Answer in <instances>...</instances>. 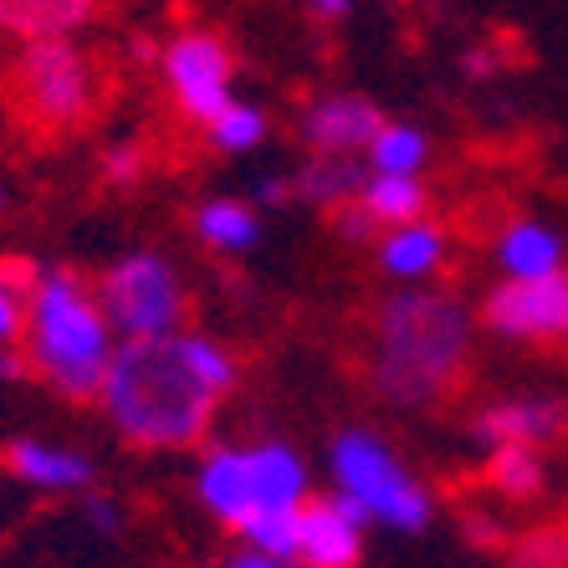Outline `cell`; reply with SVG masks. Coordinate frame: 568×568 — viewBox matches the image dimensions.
<instances>
[{"mask_svg": "<svg viewBox=\"0 0 568 568\" xmlns=\"http://www.w3.org/2000/svg\"><path fill=\"white\" fill-rule=\"evenodd\" d=\"M241 384V358L211 333L119 344L103 379L108 425L139 450H185L211 436L221 399Z\"/></svg>", "mask_w": 568, "mask_h": 568, "instance_id": "cell-1", "label": "cell"}, {"mask_svg": "<svg viewBox=\"0 0 568 568\" xmlns=\"http://www.w3.org/2000/svg\"><path fill=\"white\" fill-rule=\"evenodd\" d=\"M471 358V313L446 292L399 287L374 313V395L395 410H430L462 384Z\"/></svg>", "mask_w": 568, "mask_h": 568, "instance_id": "cell-2", "label": "cell"}, {"mask_svg": "<svg viewBox=\"0 0 568 568\" xmlns=\"http://www.w3.org/2000/svg\"><path fill=\"white\" fill-rule=\"evenodd\" d=\"M27 369L62 399H98L108 364L119 354V333L108 328L93 287H82L78 272L47 266L31 277L27 333H21Z\"/></svg>", "mask_w": 568, "mask_h": 568, "instance_id": "cell-3", "label": "cell"}, {"mask_svg": "<svg viewBox=\"0 0 568 568\" xmlns=\"http://www.w3.org/2000/svg\"><path fill=\"white\" fill-rule=\"evenodd\" d=\"M200 507L225 523L231 532H246L252 523L272 513H297L313 497L307 462L282 440H256V446H215L195 466Z\"/></svg>", "mask_w": 568, "mask_h": 568, "instance_id": "cell-4", "label": "cell"}, {"mask_svg": "<svg viewBox=\"0 0 568 568\" xmlns=\"http://www.w3.org/2000/svg\"><path fill=\"white\" fill-rule=\"evenodd\" d=\"M328 471L333 491H344L358 513L389 532H425L436 517L425 481L389 450L379 430H364V425L338 430L328 450Z\"/></svg>", "mask_w": 568, "mask_h": 568, "instance_id": "cell-5", "label": "cell"}, {"mask_svg": "<svg viewBox=\"0 0 568 568\" xmlns=\"http://www.w3.org/2000/svg\"><path fill=\"white\" fill-rule=\"evenodd\" d=\"M93 297L103 307L108 328L119 333V344L170 338V333H180V317H185V287L159 252L119 256L93 287Z\"/></svg>", "mask_w": 568, "mask_h": 568, "instance_id": "cell-6", "label": "cell"}, {"mask_svg": "<svg viewBox=\"0 0 568 568\" xmlns=\"http://www.w3.org/2000/svg\"><path fill=\"white\" fill-rule=\"evenodd\" d=\"M16 88H21V103L37 123L72 129L93 113L98 72L78 41H31V47H21V62H16Z\"/></svg>", "mask_w": 568, "mask_h": 568, "instance_id": "cell-7", "label": "cell"}, {"mask_svg": "<svg viewBox=\"0 0 568 568\" xmlns=\"http://www.w3.org/2000/svg\"><path fill=\"white\" fill-rule=\"evenodd\" d=\"M159 72L170 82L180 113H185L190 123H200V129H211L225 108L236 103V93H231L236 57H231V47H225L215 31H185V37H174L170 47H164V57H159Z\"/></svg>", "mask_w": 568, "mask_h": 568, "instance_id": "cell-8", "label": "cell"}, {"mask_svg": "<svg viewBox=\"0 0 568 568\" xmlns=\"http://www.w3.org/2000/svg\"><path fill=\"white\" fill-rule=\"evenodd\" d=\"M481 323L513 344H568V277L497 282L481 303Z\"/></svg>", "mask_w": 568, "mask_h": 568, "instance_id": "cell-9", "label": "cell"}, {"mask_svg": "<svg viewBox=\"0 0 568 568\" xmlns=\"http://www.w3.org/2000/svg\"><path fill=\"white\" fill-rule=\"evenodd\" d=\"M364 528H369V517L358 513L344 491L307 497L303 528H297V568H358Z\"/></svg>", "mask_w": 568, "mask_h": 568, "instance_id": "cell-10", "label": "cell"}, {"mask_svg": "<svg viewBox=\"0 0 568 568\" xmlns=\"http://www.w3.org/2000/svg\"><path fill=\"white\" fill-rule=\"evenodd\" d=\"M379 129H384V113L364 93L313 98L307 113L297 119V133H303L307 154H323V159H358L374 144Z\"/></svg>", "mask_w": 568, "mask_h": 568, "instance_id": "cell-11", "label": "cell"}, {"mask_svg": "<svg viewBox=\"0 0 568 568\" xmlns=\"http://www.w3.org/2000/svg\"><path fill=\"white\" fill-rule=\"evenodd\" d=\"M568 425V405L554 395H517L497 399L471 420V440L481 450H503V446H538L554 440Z\"/></svg>", "mask_w": 568, "mask_h": 568, "instance_id": "cell-12", "label": "cell"}, {"mask_svg": "<svg viewBox=\"0 0 568 568\" xmlns=\"http://www.w3.org/2000/svg\"><path fill=\"white\" fill-rule=\"evenodd\" d=\"M6 466H11L16 481H27L37 491H88L98 481V462L82 456L72 446H57V440H37L21 436L6 446Z\"/></svg>", "mask_w": 568, "mask_h": 568, "instance_id": "cell-13", "label": "cell"}, {"mask_svg": "<svg viewBox=\"0 0 568 568\" xmlns=\"http://www.w3.org/2000/svg\"><path fill=\"white\" fill-rule=\"evenodd\" d=\"M98 0H0V31L21 47L31 41H72V31L93 27Z\"/></svg>", "mask_w": 568, "mask_h": 568, "instance_id": "cell-14", "label": "cell"}, {"mask_svg": "<svg viewBox=\"0 0 568 568\" xmlns=\"http://www.w3.org/2000/svg\"><path fill=\"white\" fill-rule=\"evenodd\" d=\"M497 266L507 282H542L564 277V236L548 221H513L497 236Z\"/></svg>", "mask_w": 568, "mask_h": 568, "instance_id": "cell-15", "label": "cell"}, {"mask_svg": "<svg viewBox=\"0 0 568 568\" xmlns=\"http://www.w3.org/2000/svg\"><path fill=\"white\" fill-rule=\"evenodd\" d=\"M446 231L436 221H415V225H399V231H384L379 236V266L399 287H420L425 277H436L446 266Z\"/></svg>", "mask_w": 568, "mask_h": 568, "instance_id": "cell-16", "label": "cell"}, {"mask_svg": "<svg viewBox=\"0 0 568 568\" xmlns=\"http://www.w3.org/2000/svg\"><path fill=\"white\" fill-rule=\"evenodd\" d=\"M364 185H369V164H364V159L313 154L303 170L292 174V200H307V205L333 215V211H344V205H354V200L364 195Z\"/></svg>", "mask_w": 568, "mask_h": 568, "instance_id": "cell-17", "label": "cell"}, {"mask_svg": "<svg viewBox=\"0 0 568 568\" xmlns=\"http://www.w3.org/2000/svg\"><path fill=\"white\" fill-rule=\"evenodd\" d=\"M195 236L221 256H246L262 241V215H256L252 200L215 195L205 205H195Z\"/></svg>", "mask_w": 568, "mask_h": 568, "instance_id": "cell-18", "label": "cell"}, {"mask_svg": "<svg viewBox=\"0 0 568 568\" xmlns=\"http://www.w3.org/2000/svg\"><path fill=\"white\" fill-rule=\"evenodd\" d=\"M358 205L369 211V221L379 225V231H399V225L425 221L430 190H425V180H395V174H369V185H364Z\"/></svg>", "mask_w": 568, "mask_h": 568, "instance_id": "cell-19", "label": "cell"}, {"mask_svg": "<svg viewBox=\"0 0 568 568\" xmlns=\"http://www.w3.org/2000/svg\"><path fill=\"white\" fill-rule=\"evenodd\" d=\"M425 159H430V139L415 123H384L374 133V144L364 149L369 174H395V180H420Z\"/></svg>", "mask_w": 568, "mask_h": 568, "instance_id": "cell-20", "label": "cell"}, {"mask_svg": "<svg viewBox=\"0 0 568 568\" xmlns=\"http://www.w3.org/2000/svg\"><path fill=\"white\" fill-rule=\"evenodd\" d=\"M548 481V462L538 446H503L487 450V487L513 497V503H532Z\"/></svg>", "mask_w": 568, "mask_h": 568, "instance_id": "cell-21", "label": "cell"}, {"mask_svg": "<svg viewBox=\"0 0 568 568\" xmlns=\"http://www.w3.org/2000/svg\"><path fill=\"white\" fill-rule=\"evenodd\" d=\"M211 144L221 149V154H252V149L266 144V133H272V119H266L262 103H246V98H236V103L225 108L221 119L211 123Z\"/></svg>", "mask_w": 568, "mask_h": 568, "instance_id": "cell-22", "label": "cell"}, {"mask_svg": "<svg viewBox=\"0 0 568 568\" xmlns=\"http://www.w3.org/2000/svg\"><path fill=\"white\" fill-rule=\"evenodd\" d=\"M297 528H303V507H297V513L262 517V523H252L241 538H246V554H262V558H272V564L297 568Z\"/></svg>", "mask_w": 568, "mask_h": 568, "instance_id": "cell-23", "label": "cell"}, {"mask_svg": "<svg viewBox=\"0 0 568 568\" xmlns=\"http://www.w3.org/2000/svg\"><path fill=\"white\" fill-rule=\"evenodd\" d=\"M31 277H37V272H31ZM31 277H16L11 266H0V348H16L21 333H27Z\"/></svg>", "mask_w": 568, "mask_h": 568, "instance_id": "cell-24", "label": "cell"}, {"mask_svg": "<svg viewBox=\"0 0 568 568\" xmlns=\"http://www.w3.org/2000/svg\"><path fill=\"white\" fill-rule=\"evenodd\" d=\"M139 174H144V149H139V144L103 149V180H108V185H133Z\"/></svg>", "mask_w": 568, "mask_h": 568, "instance_id": "cell-25", "label": "cell"}, {"mask_svg": "<svg viewBox=\"0 0 568 568\" xmlns=\"http://www.w3.org/2000/svg\"><path fill=\"white\" fill-rule=\"evenodd\" d=\"M333 231H338V236L344 241H354V246H364V241H374V236H384L379 225L369 221V211H364V205H344V211H333Z\"/></svg>", "mask_w": 568, "mask_h": 568, "instance_id": "cell-26", "label": "cell"}, {"mask_svg": "<svg viewBox=\"0 0 568 568\" xmlns=\"http://www.w3.org/2000/svg\"><path fill=\"white\" fill-rule=\"evenodd\" d=\"M82 513H88V523H93L98 532H108V538H113V532L123 528V507H119V503H103V497H88V507H82Z\"/></svg>", "mask_w": 568, "mask_h": 568, "instance_id": "cell-27", "label": "cell"}, {"mask_svg": "<svg viewBox=\"0 0 568 568\" xmlns=\"http://www.w3.org/2000/svg\"><path fill=\"white\" fill-rule=\"evenodd\" d=\"M256 200H262V205H272V211H277V205H287V200H292V180H287V174H262V180H256Z\"/></svg>", "mask_w": 568, "mask_h": 568, "instance_id": "cell-28", "label": "cell"}, {"mask_svg": "<svg viewBox=\"0 0 568 568\" xmlns=\"http://www.w3.org/2000/svg\"><path fill=\"white\" fill-rule=\"evenodd\" d=\"M307 11H313V21L338 27V21H348V16H354V0H307Z\"/></svg>", "mask_w": 568, "mask_h": 568, "instance_id": "cell-29", "label": "cell"}, {"mask_svg": "<svg viewBox=\"0 0 568 568\" xmlns=\"http://www.w3.org/2000/svg\"><path fill=\"white\" fill-rule=\"evenodd\" d=\"M27 374V354L21 348H0V384H16Z\"/></svg>", "mask_w": 568, "mask_h": 568, "instance_id": "cell-30", "label": "cell"}, {"mask_svg": "<svg viewBox=\"0 0 568 568\" xmlns=\"http://www.w3.org/2000/svg\"><path fill=\"white\" fill-rule=\"evenodd\" d=\"M462 67L471 72V78H487L491 67H497V52H487V47H476V52H466V57H462Z\"/></svg>", "mask_w": 568, "mask_h": 568, "instance_id": "cell-31", "label": "cell"}, {"mask_svg": "<svg viewBox=\"0 0 568 568\" xmlns=\"http://www.w3.org/2000/svg\"><path fill=\"white\" fill-rule=\"evenodd\" d=\"M221 568H292V564H272V558H262V554H236V558H225Z\"/></svg>", "mask_w": 568, "mask_h": 568, "instance_id": "cell-32", "label": "cell"}, {"mask_svg": "<svg viewBox=\"0 0 568 568\" xmlns=\"http://www.w3.org/2000/svg\"><path fill=\"white\" fill-rule=\"evenodd\" d=\"M6 200H11V195H6V185H0V211H6Z\"/></svg>", "mask_w": 568, "mask_h": 568, "instance_id": "cell-33", "label": "cell"}]
</instances>
